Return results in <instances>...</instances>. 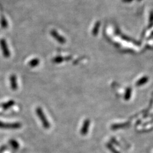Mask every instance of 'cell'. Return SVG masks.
I'll return each instance as SVG.
<instances>
[{"instance_id":"cell-1","label":"cell","mask_w":153,"mask_h":153,"mask_svg":"<svg viewBox=\"0 0 153 153\" xmlns=\"http://www.w3.org/2000/svg\"><path fill=\"white\" fill-rule=\"evenodd\" d=\"M36 114L38 116L40 120L42 122L44 128H47V129L49 128L50 127V124H49V121L48 120L47 118L46 117L45 115L44 114L43 109H42L40 107H37L36 108Z\"/></svg>"},{"instance_id":"cell-2","label":"cell","mask_w":153,"mask_h":153,"mask_svg":"<svg viewBox=\"0 0 153 153\" xmlns=\"http://www.w3.org/2000/svg\"><path fill=\"white\" fill-rule=\"evenodd\" d=\"M21 125L19 123H5L0 121V128L2 129H18L21 127Z\"/></svg>"},{"instance_id":"cell-3","label":"cell","mask_w":153,"mask_h":153,"mask_svg":"<svg viewBox=\"0 0 153 153\" xmlns=\"http://www.w3.org/2000/svg\"><path fill=\"white\" fill-rule=\"evenodd\" d=\"M0 46L2 51V53L4 56L5 58H9L11 54L6 44V42L4 39H2L0 40Z\"/></svg>"},{"instance_id":"cell-4","label":"cell","mask_w":153,"mask_h":153,"mask_svg":"<svg viewBox=\"0 0 153 153\" xmlns=\"http://www.w3.org/2000/svg\"><path fill=\"white\" fill-rule=\"evenodd\" d=\"M90 125V120L89 119L85 120L83 123V126H82L81 131L82 134H83V135L86 134V133H88V128H89Z\"/></svg>"},{"instance_id":"cell-5","label":"cell","mask_w":153,"mask_h":153,"mask_svg":"<svg viewBox=\"0 0 153 153\" xmlns=\"http://www.w3.org/2000/svg\"><path fill=\"white\" fill-rule=\"evenodd\" d=\"M10 82L11 89L14 91H16L18 88V83L16 80V76L14 74H12L10 76Z\"/></svg>"},{"instance_id":"cell-6","label":"cell","mask_w":153,"mask_h":153,"mask_svg":"<svg viewBox=\"0 0 153 153\" xmlns=\"http://www.w3.org/2000/svg\"><path fill=\"white\" fill-rule=\"evenodd\" d=\"M15 104V102L14 100H9L7 102L4 103L1 105L2 108L5 110H7V109L10 108L11 107H12L14 104Z\"/></svg>"},{"instance_id":"cell-7","label":"cell","mask_w":153,"mask_h":153,"mask_svg":"<svg viewBox=\"0 0 153 153\" xmlns=\"http://www.w3.org/2000/svg\"><path fill=\"white\" fill-rule=\"evenodd\" d=\"M40 63V60L39 59H33V60L30 61L28 63L29 65L31 67H36Z\"/></svg>"},{"instance_id":"cell-8","label":"cell","mask_w":153,"mask_h":153,"mask_svg":"<svg viewBox=\"0 0 153 153\" xmlns=\"http://www.w3.org/2000/svg\"><path fill=\"white\" fill-rule=\"evenodd\" d=\"M53 36L55 37V38L57 40V41H58V42H59L60 43H64V42H65V40H64V39L62 38L61 36H59L57 33H53Z\"/></svg>"},{"instance_id":"cell-9","label":"cell","mask_w":153,"mask_h":153,"mask_svg":"<svg viewBox=\"0 0 153 153\" xmlns=\"http://www.w3.org/2000/svg\"><path fill=\"white\" fill-rule=\"evenodd\" d=\"M65 60V59H64V57H60V56H58V57H55V59L53 60V62L55 63H60L62 62L63 61Z\"/></svg>"}]
</instances>
